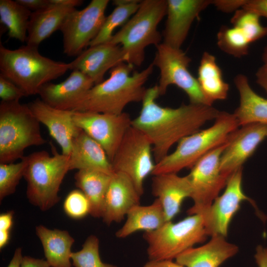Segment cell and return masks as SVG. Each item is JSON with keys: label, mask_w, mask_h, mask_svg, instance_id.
<instances>
[{"label": "cell", "mask_w": 267, "mask_h": 267, "mask_svg": "<svg viewBox=\"0 0 267 267\" xmlns=\"http://www.w3.org/2000/svg\"><path fill=\"white\" fill-rule=\"evenodd\" d=\"M152 64L160 71L157 85L159 95L166 93L168 87L175 85L188 96L190 103L213 106L203 94L197 78L189 71L191 59L180 48L163 43L156 46Z\"/></svg>", "instance_id": "9c48e42d"}, {"label": "cell", "mask_w": 267, "mask_h": 267, "mask_svg": "<svg viewBox=\"0 0 267 267\" xmlns=\"http://www.w3.org/2000/svg\"><path fill=\"white\" fill-rule=\"evenodd\" d=\"M51 145L52 155L42 150L27 156L23 177L27 182L29 201L42 211L50 209L59 202L60 186L70 171L69 156L58 153Z\"/></svg>", "instance_id": "52a82bcc"}, {"label": "cell", "mask_w": 267, "mask_h": 267, "mask_svg": "<svg viewBox=\"0 0 267 267\" xmlns=\"http://www.w3.org/2000/svg\"><path fill=\"white\" fill-rule=\"evenodd\" d=\"M263 60L265 64H267V44L263 52Z\"/></svg>", "instance_id": "c3c4849f"}, {"label": "cell", "mask_w": 267, "mask_h": 267, "mask_svg": "<svg viewBox=\"0 0 267 267\" xmlns=\"http://www.w3.org/2000/svg\"><path fill=\"white\" fill-rule=\"evenodd\" d=\"M21 267H51V266L46 260L23 256Z\"/></svg>", "instance_id": "b9f144b4"}, {"label": "cell", "mask_w": 267, "mask_h": 267, "mask_svg": "<svg viewBox=\"0 0 267 267\" xmlns=\"http://www.w3.org/2000/svg\"><path fill=\"white\" fill-rule=\"evenodd\" d=\"M242 8L267 18V0H247Z\"/></svg>", "instance_id": "f35d334b"}, {"label": "cell", "mask_w": 267, "mask_h": 267, "mask_svg": "<svg viewBox=\"0 0 267 267\" xmlns=\"http://www.w3.org/2000/svg\"><path fill=\"white\" fill-rule=\"evenodd\" d=\"M51 3H58L64 5L75 7L81 5L83 3L81 0H50Z\"/></svg>", "instance_id": "7dc6e473"}, {"label": "cell", "mask_w": 267, "mask_h": 267, "mask_svg": "<svg viewBox=\"0 0 267 267\" xmlns=\"http://www.w3.org/2000/svg\"><path fill=\"white\" fill-rule=\"evenodd\" d=\"M70 70L69 63L42 55L38 47L10 49L0 44V74L19 87L26 96L38 94L42 87Z\"/></svg>", "instance_id": "3957f363"}, {"label": "cell", "mask_w": 267, "mask_h": 267, "mask_svg": "<svg viewBox=\"0 0 267 267\" xmlns=\"http://www.w3.org/2000/svg\"><path fill=\"white\" fill-rule=\"evenodd\" d=\"M239 124L234 113L220 111L211 127L182 138L176 149L155 164L152 175L178 173L191 169L202 157L227 141Z\"/></svg>", "instance_id": "277c9868"}, {"label": "cell", "mask_w": 267, "mask_h": 267, "mask_svg": "<svg viewBox=\"0 0 267 267\" xmlns=\"http://www.w3.org/2000/svg\"><path fill=\"white\" fill-rule=\"evenodd\" d=\"M247 0H213L212 4L216 8L224 13L235 12L242 8Z\"/></svg>", "instance_id": "74e56055"}, {"label": "cell", "mask_w": 267, "mask_h": 267, "mask_svg": "<svg viewBox=\"0 0 267 267\" xmlns=\"http://www.w3.org/2000/svg\"><path fill=\"white\" fill-rule=\"evenodd\" d=\"M36 233L51 267H72L71 247L75 240L67 231L39 225L36 227Z\"/></svg>", "instance_id": "484cf974"}, {"label": "cell", "mask_w": 267, "mask_h": 267, "mask_svg": "<svg viewBox=\"0 0 267 267\" xmlns=\"http://www.w3.org/2000/svg\"><path fill=\"white\" fill-rule=\"evenodd\" d=\"M256 82L267 93V64L260 67L256 73Z\"/></svg>", "instance_id": "ee69618b"}, {"label": "cell", "mask_w": 267, "mask_h": 267, "mask_svg": "<svg viewBox=\"0 0 267 267\" xmlns=\"http://www.w3.org/2000/svg\"><path fill=\"white\" fill-rule=\"evenodd\" d=\"M167 0H141L136 12L108 43L121 46L125 63L140 66L145 58V49L161 44L162 35L157 27L166 16Z\"/></svg>", "instance_id": "5b68a950"}, {"label": "cell", "mask_w": 267, "mask_h": 267, "mask_svg": "<svg viewBox=\"0 0 267 267\" xmlns=\"http://www.w3.org/2000/svg\"><path fill=\"white\" fill-rule=\"evenodd\" d=\"M109 2L108 0H92L84 8L75 9L67 16L60 29L64 54L77 57L89 46L104 22Z\"/></svg>", "instance_id": "7c38bea8"}, {"label": "cell", "mask_w": 267, "mask_h": 267, "mask_svg": "<svg viewBox=\"0 0 267 267\" xmlns=\"http://www.w3.org/2000/svg\"><path fill=\"white\" fill-rule=\"evenodd\" d=\"M254 258L258 267H267V247L258 245Z\"/></svg>", "instance_id": "7bdbcfd3"}, {"label": "cell", "mask_w": 267, "mask_h": 267, "mask_svg": "<svg viewBox=\"0 0 267 267\" xmlns=\"http://www.w3.org/2000/svg\"><path fill=\"white\" fill-rule=\"evenodd\" d=\"M143 267H184L183 266L173 262V260H164L158 261L149 260Z\"/></svg>", "instance_id": "f6af8a7d"}, {"label": "cell", "mask_w": 267, "mask_h": 267, "mask_svg": "<svg viewBox=\"0 0 267 267\" xmlns=\"http://www.w3.org/2000/svg\"><path fill=\"white\" fill-rule=\"evenodd\" d=\"M152 63L141 71L122 63L110 70V77L94 85L76 104L73 111L119 115L132 102L142 101L147 89L144 84L153 71Z\"/></svg>", "instance_id": "7a4b0ae2"}, {"label": "cell", "mask_w": 267, "mask_h": 267, "mask_svg": "<svg viewBox=\"0 0 267 267\" xmlns=\"http://www.w3.org/2000/svg\"><path fill=\"white\" fill-rule=\"evenodd\" d=\"M260 17L254 12L241 8L234 12L230 22L233 27L242 31L252 43L267 35V26L261 23Z\"/></svg>", "instance_id": "d6a6232c"}, {"label": "cell", "mask_w": 267, "mask_h": 267, "mask_svg": "<svg viewBox=\"0 0 267 267\" xmlns=\"http://www.w3.org/2000/svg\"><path fill=\"white\" fill-rule=\"evenodd\" d=\"M65 213L69 217L74 219H80L90 214V203L80 189L71 191L66 196L64 203Z\"/></svg>", "instance_id": "d590c367"}, {"label": "cell", "mask_w": 267, "mask_h": 267, "mask_svg": "<svg viewBox=\"0 0 267 267\" xmlns=\"http://www.w3.org/2000/svg\"><path fill=\"white\" fill-rule=\"evenodd\" d=\"M225 237L216 235L205 244L192 247L178 256L176 262L184 267H220L238 252V246L226 241Z\"/></svg>", "instance_id": "7402d4cb"}, {"label": "cell", "mask_w": 267, "mask_h": 267, "mask_svg": "<svg viewBox=\"0 0 267 267\" xmlns=\"http://www.w3.org/2000/svg\"><path fill=\"white\" fill-rule=\"evenodd\" d=\"M112 175L93 170H78L75 174L76 186L88 198L90 215L101 218L106 193Z\"/></svg>", "instance_id": "83f0119b"}, {"label": "cell", "mask_w": 267, "mask_h": 267, "mask_svg": "<svg viewBox=\"0 0 267 267\" xmlns=\"http://www.w3.org/2000/svg\"><path fill=\"white\" fill-rule=\"evenodd\" d=\"M234 82L239 95V104L233 113L239 126L251 123L267 125V98L257 94L242 74L236 76Z\"/></svg>", "instance_id": "d4e9b609"}, {"label": "cell", "mask_w": 267, "mask_h": 267, "mask_svg": "<svg viewBox=\"0 0 267 267\" xmlns=\"http://www.w3.org/2000/svg\"><path fill=\"white\" fill-rule=\"evenodd\" d=\"M69 163L70 171L93 170L110 175L114 173L103 148L80 129L72 142Z\"/></svg>", "instance_id": "603a6c76"}, {"label": "cell", "mask_w": 267, "mask_h": 267, "mask_svg": "<svg viewBox=\"0 0 267 267\" xmlns=\"http://www.w3.org/2000/svg\"><path fill=\"white\" fill-rule=\"evenodd\" d=\"M126 217L124 224L115 233L117 238H125L138 231H154L167 222L161 204L157 198L150 205L134 206Z\"/></svg>", "instance_id": "4316f807"}, {"label": "cell", "mask_w": 267, "mask_h": 267, "mask_svg": "<svg viewBox=\"0 0 267 267\" xmlns=\"http://www.w3.org/2000/svg\"><path fill=\"white\" fill-rule=\"evenodd\" d=\"M40 124L28 104L1 101L0 163H14L24 156L27 148L45 144Z\"/></svg>", "instance_id": "8992f818"}, {"label": "cell", "mask_w": 267, "mask_h": 267, "mask_svg": "<svg viewBox=\"0 0 267 267\" xmlns=\"http://www.w3.org/2000/svg\"><path fill=\"white\" fill-rule=\"evenodd\" d=\"M242 170L243 167L229 176L223 193L218 196L202 215L208 236L221 235L226 237L231 221L244 201H248L253 206L262 220L265 218L255 202L243 190Z\"/></svg>", "instance_id": "4fadbf2b"}, {"label": "cell", "mask_w": 267, "mask_h": 267, "mask_svg": "<svg viewBox=\"0 0 267 267\" xmlns=\"http://www.w3.org/2000/svg\"><path fill=\"white\" fill-rule=\"evenodd\" d=\"M217 43L221 50L236 58L247 55L251 44L240 29L225 25L221 26L218 32Z\"/></svg>", "instance_id": "1f68e13d"}, {"label": "cell", "mask_w": 267, "mask_h": 267, "mask_svg": "<svg viewBox=\"0 0 267 267\" xmlns=\"http://www.w3.org/2000/svg\"><path fill=\"white\" fill-rule=\"evenodd\" d=\"M213 0H167V19L162 34L164 44L180 48L193 21L212 4Z\"/></svg>", "instance_id": "2e32d148"}, {"label": "cell", "mask_w": 267, "mask_h": 267, "mask_svg": "<svg viewBox=\"0 0 267 267\" xmlns=\"http://www.w3.org/2000/svg\"><path fill=\"white\" fill-rule=\"evenodd\" d=\"M227 142L200 158L187 175L192 188L191 198L193 201V205L187 211L188 215L205 213L225 187L229 177L221 172L220 159Z\"/></svg>", "instance_id": "8fae6325"}, {"label": "cell", "mask_w": 267, "mask_h": 267, "mask_svg": "<svg viewBox=\"0 0 267 267\" xmlns=\"http://www.w3.org/2000/svg\"><path fill=\"white\" fill-rule=\"evenodd\" d=\"M32 12L16 0H0V21L7 27L9 38L26 42Z\"/></svg>", "instance_id": "f546056e"}, {"label": "cell", "mask_w": 267, "mask_h": 267, "mask_svg": "<svg viewBox=\"0 0 267 267\" xmlns=\"http://www.w3.org/2000/svg\"><path fill=\"white\" fill-rule=\"evenodd\" d=\"M94 85L88 76L78 70L58 84L44 85L39 95L45 103L55 108L72 111L76 104Z\"/></svg>", "instance_id": "ffe728a7"}, {"label": "cell", "mask_w": 267, "mask_h": 267, "mask_svg": "<svg viewBox=\"0 0 267 267\" xmlns=\"http://www.w3.org/2000/svg\"><path fill=\"white\" fill-rule=\"evenodd\" d=\"M99 246L98 237L94 235L89 236L80 251L72 253L71 259L72 265L74 267H118L101 261Z\"/></svg>", "instance_id": "e575fe53"}, {"label": "cell", "mask_w": 267, "mask_h": 267, "mask_svg": "<svg viewBox=\"0 0 267 267\" xmlns=\"http://www.w3.org/2000/svg\"><path fill=\"white\" fill-rule=\"evenodd\" d=\"M151 191L161 204L166 222L172 221L179 213L183 200L191 198L192 193L187 176L177 173L153 175Z\"/></svg>", "instance_id": "44dd1931"}, {"label": "cell", "mask_w": 267, "mask_h": 267, "mask_svg": "<svg viewBox=\"0 0 267 267\" xmlns=\"http://www.w3.org/2000/svg\"><path fill=\"white\" fill-rule=\"evenodd\" d=\"M232 133L220 159V170L229 176L242 168L244 163L267 138V125L251 123L241 126Z\"/></svg>", "instance_id": "9a60e30c"}, {"label": "cell", "mask_w": 267, "mask_h": 267, "mask_svg": "<svg viewBox=\"0 0 267 267\" xmlns=\"http://www.w3.org/2000/svg\"><path fill=\"white\" fill-rule=\"evenodd\" d=\"M152 147L148 137L131 126L126 132L111 162L114 173L128 176L141 196L144 193V181L152 174L155 167Z\"/></svg>", "instance_id": "30bf717a"}, {"label": "cell", "mask_w": 267, "mask_h": 267, "mask_svg": "<svg viewBox=\"0 0 267 267\" xmlns=\"http://www.w3.org/2000/svg\"><path fill=\"white\" fill-rule=\"evenodd\" d=\"M23 258L22 249L21 248H16L7 267H21Z\"/></svg>", "instance_id": "bcb514c9"}, {"label": "cell", "mask_w": 267, "mask_h": 267, "mask_svg": "<svg viewBox=\"0 0 267 267\" xmlns=\"http://www.w3.org/2000/svg\"><path fill=\"white\" fill-rule=\"evenodd\" d=\"M140 2L139 0H113L115 8L106 17L99 33L89 46L109 42L114 30L118 27L124 26L128 22L138 9Z\"/></svg>", "instance_id": "4dcf8cb0"}, {"label": "cell", "mask_w": 267, "mask_h": 267, "mask_svg": "<svg viewBox=\"0 0 267 267\" xmlns=\"http://www.w3.org/2000/svg\"><path fill=\"white\" fill-rule=\"evenodd\" d=\"M14 212L12 211L1 214L0 215V232L10 233L13 224Z\"/></svg>", "instance_id": "60d3db41"}, {"label": "cell", "mask_w": 267, "mask_h": 267, "mask_svg": "<svg viewBox=\"0 0 267 267\" xmlns=\"http://www.w3.org/2000/svg\"><path fill=\"white\" fill-rule=\"evenodd\" d=\"M28 104L39 122L47 128L50 135L59 145L61 153L69 156L73 141L80 131L73 120L74 112L52 107L40 98Z\"/></svg>", "instance_id": "e0dca14e"}, {"label": "cell", "mask_w": 267, "mask_h": 267, "mask_svg": "<svg viewBox=\"0 0 267 267\" xmlns=\"http://www.w3.org/2000/svg\"><path fill=\"white\" fill-rule=\"evenodd\" d=\"M26 96L24 92L13 82L0 74V98L2 101H19Z\"/></svg>", "instance_id": "8d00e7d4"}, {"label": "cell", "mask_w": 267, "mask_h": 267, "mask_svg": "<svg viewBox=\"0 0 267 267\" xmlns=\"http://www.w3.org/2000/svg\"><path fill=\"white\" fill-rule=\"evenodd\" d=\"M141 196L126 174L115 172L112 176L104 202L101 218L106 224L120 222L129 211L140 204Z\"/></svg>", "instance_id": "d6986e66"}, {"label": "cell", "mask_w": 267, "mask_h": 267, "mask_svg": "<svg viewBox=\"0 0 267 267\" xmlns=\"http://www.w3.org/2000/svg\"><path fill=\"white\" fill-rule=\"evenodd\" d=\"M16 1L31 11H33V12L43 9L51 4L50 0H16Z\"/></svg>", "instance_id": "ab89813d"}, {"label": "cell", "mask_w": 267, "mask_h": 267, "mask_svg": "<svg viewBox=\"0 0 267 267\" xmlns=\"http://www.w3.org/2000/svg\"><path fill=\"white\" fill-rule=\"evenodd\" d=\"M125 62L122 47L110 43L90 46L70 62L71 70H78L90 78L94 85L104 81L106 73Z\"/></svg>", "instance_id": "ac0fdd59"}, {"label": "cell", "mask_w": 267, "mask_h": 267, "mask_svg": "<svg viewBox=\"0 0 267 267\" xmlns=\"http://www.w3.org/2000/svg\"><path fill=\"white\" fill-rule=\"evenodd\" d=\"M159 96L157 85L147 89L140 112L132 121V126L150 139L155 164L175 144L215 120L220 112L213 106L190 103L177 108L162 107L156 102Z\"/></svg>", "instance_id": "6da1fadb"}, {"label": "cell", "mask_w": 267, "mask_h": 267, "mask_svg": "<svg viewBox=\"0 0 267 267\" xmlns=\"http://www.w3.org/2000/svg\"><path fill=\"white\" fill-rule=\"evenodd\" d=\"M76 126L97 142L111 162L127 130L132 126L130 115L73 111Z\"/></svg>", "instance_id": "5bb4252c"}, {"label": "cell", "mask_w": 267, "mask_h": 267, "mask_svg": "<svg viewBox=\"0 0 267 267\" xmlns=\"http://www.w3.org/2000/svg\"><path fill=\"white\" fill-rule=\"evenodd\" d=\"M75 9V7L51 2L48 6L32 12L29 23L26 44L38 47L54 32L60 30L66 18Z\"/></svg>", "instance_id": "cb8c5ba5"}, {"label": "cell", "mask_w": 267, "mask_h": 267, "mask_svg": "<svg viewBox=\"0 0 267 267\" xmlns=\"http://www.w3.org/2000/svg\"><path fill=\"white\" fill-rule=\"evenodd\" d=\"M207 236L203 216L199 214L189 215L176 222H167L158 229L143 234L150 261L176 259Z\"/></svg>", "instance_id": "ba28073f"}, {"label": "cell", "mask_w": 267, "mask_h": 267, "mask_svg": "<svg viewBox=\"0 0 267 267\" xmlns=\"http://www.w3.org/2000/svg\"><path fill=\"white\" fill-rule=\"evenodd\" d=\"M27 156L19 162L0 163V201L14 193L20 179L24 177L27 165Z\"/></svg>", "instance_id": "836d02e7"}, {"label": "cell", "mask_w": 267, "mask_h": 267, "mask_svg": "<svg viewBox=\"0 0 267 267\" xmlns=\"http://www.w3.org/2000/svg\"><path fill=\"white\" fill-rule=\"evenodd\" d=\"M197 79L203 94L211 105L215 101L227 98L229 85L223 79L216 57L208 52L205 51L202 55Z\"/></svg>", "instance_id": "f1b7e54d"}]
</instances>
